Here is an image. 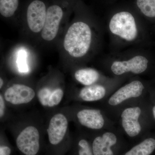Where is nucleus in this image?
Listing matches in <instances>:
<instances>
[{"mask_svg":"<svg viewBox=\"0 0 155 155\" xmlns=\"http://www.w3.org/2000/svg\"><path fill=\"white\" fill-rule=\"evenodd\" d=\"M111 45L115 49L148 44L149 34L146 23L141 22L132 13L119 11L112 15L107 23Z\"/></svg>","mask_w":155,"mask_h":155,"instance_id":"1","label":"nucleus"},{"mask_svg":"<svg viewBox=\"0 0 155 155\" xmlns=\"http://www.w3.org/2000/svg\"><path fill=\"white\" fill-rule=\"evenodd\" d=\"M140 48L113 53L105 59L106 72L112 77L128 79L147 73L151 67L152 59L146 51Z\"/></svg>","mask_w":155,"mask_h":155,"instance_id":"2","label":"nucleus"},{"mask_svg":"<svg viewBox=\"0 0 155 155\" xmlns=\"http://www.w3.org/2000/svg\"><path fill=\"white\" fill-rule=\"evenodd\" d=\"M153 123L147 95L143 98L129 103L122 108L116 124L123 135L130 139L140 140L148 135Z\"/></svg>","mask_w":155,"mask_h":155,"instance_id":"3","label":"nucleus"},{"mask_svg":"<svg viewBox=\"0 0 155 155\" xmlns=\"http://www.w3.org/2000/svg\"><path fill=\"white\" fill-rule=\"evenodd\" d=\"M150 85L148 82L139 76L132 78L101 102V108L116 124L122 108L129 103L146 96Z\"/></svg>","mask_w":155,"mask_h":155,"instance_id":"4","label":"nucleus"},{"mask_svg":"<svg viewBox=\"0 0 155 155\" xmlns=\"http://www.w3.org/2000/svg\"><path fill=\"white\" fill-rule=\"evenodd\" d=\"M94 41V33L89 23L78 20L67 30L64 38V49L72 58L80 59L88 54Z\"/></svg>","mask_w":155,"mask_h":155,"instance_id":"5","label":"nucleus"},{"mask_svg":"<svg viewBox=\"0 0 155 155\" xmlns=\"http://www.w3.org/2000/svg\"><path fill=\"white\" fill-rule=\"evenodd\" d=\"M75 116L78 123L81 127L93 134L116 126L101 108H80L76 112Z\"/></svg>","mask_w":155,"mask_h":155,"instance_id":"6","label":"nucleus"},{"mask_svg":"<svg viewBox=\"0 0 155 155\" xmlns=\"http://www.w3.org/2000/svg\"><path fill=\"white\" fill-rule=\"evenodd\" d=\"M91 144L94 155H116L115 148L120 146L123 134L119 127L94 133Z\"/></svg>","mask_w":155,"mask_h":155,"instance_id":"7","label":"nucleus"},{"mask_svg":"<svg viewBox=\"0 0 155 155\" xmlns=\"http://www.w3.org/2000/svg\"><path fill=\"white\" fill-rule=\"evenodd\" d=\"M64 7L59 3L48 6L44 26L41 31V37L45 40L51 41L57 36L65 13Z\"/></svg>","mask_w":155,"mask_h":155,"instance_id":"8","label":"nucleus"},{"mask_svg":"<svg viewBox=\"0 0 155 155\" xmlns=\"http://www.w3.org/2000/svg\"><path fill=\"white\" fill-rule=\"evenodd\" d=\"M48 7L43 0H31L27 6L25 14L27 23L30 30L35 33L39 32L43 28Z\"/></svg>","mask_w":155,"mask_h":155,"instance_id":"9","label":"nucleus"},{"mask_svg":"<svg viewBox=\"0 0 155 155\" xmlns=\"http://www.w3.org/2000/svg\"><path fill=\"white\" fill-rule=\"evenodd\" d=\"M40 135L35 126H28L20 132L16 140L18 149L25 155H36L40 148Z\"/></svg>","mask_w":155,"mask_h":155,"instance_id":"10","label":"nucleus"},{"mask_svg":"<svg viewBox=\"0 0 155 155\" xmlns=\"http://www.w3.org/2000/svg\"><path fill=\"white\" fill-rule=\"evenodd\" d=\"M35 92L25 84H16L7 89L4 94L6 101L15 105L30 102L35 97Z\"/></svg>","mask_w":155,"mask_h":155,"instance_id":"11","label":"nucleus"},{"mask_svg":"<svg viewBox=\"0 0 155 155\" xmlns=\"http://www.w3.org/2000/svg\"><path fill=\"white\" fill-rule=\"evenodd\" d=\"M68 121L64 114H58L54 115L50 120L47 133L50 143L57 145L64 139L67 132Z\"/></svg>","mask_w":155,"mask_h":155,"instance_id":"12","label":"nucleus"},{"mask_svg":"<svg viewBox=\"0 0 155 155\" xmlns=\"http://www.w3.org/2000/svg\"><path fill=\"white\" fill-rule=\"evenodd\" d=\"M74 77L78 83L84 86L104 83L112 79L114 77L107 76L93 68H80L74 73Z\"/></svg>","mask_w":155,"mask_h":155,"instance_id":"13","label":"nucleus"},{"mask_svg":"<svg viewBox=\"0 0 155 155\" xmlns=\"http://www.w3.org/2000/svg\"><path fill=\"white\" fill-rule=\"evenodd\" d=\"M155 150V136L148 134L124 155H150Z\"/></svg>","mask_w":155,"mask_h":155,"instance_id":"14","label":"nucleus"},{"mask_svg":"<svg viewBox=\"0 0 155 155\" xmlns=\"http://www.w3.org/2000/svg\"><path fill=\"white\" fill-rule=\"evenodd\" d=\"M136 5L143 16L155 26V0H137Z\"/></svg>","mask_w":155,"mask_h":155,"instance_id":"15","label":"nucleus"},{"mask_svg":"<svg viewBox=\"0 0 155 155\" xmlns=\"http://www.w3.org/2000/svg\"><path fill=\"white\" fill-rule=\"evenodd\" d=\"M19 0H0V14L5 18L13 17L19 8Z\"/></svg>","mask_w":155,"mask_h":155,"instance_id":"16","label":"nucleus"},{"mask_svg":"<svg viewBox=\"0 0 155 155\" xmlns=\"http://www.w3.org/2000/svg\"><path fill=\"white\" fill-rule=\"evenodd\" d=\"M78 155H94L91 144L84 137H81L78 143Z\"/></svg>","mask_w":155,"mask_h":155,"instance_id":"17","label":"nucleus"},{"mask_svg":"<svg viewBox=\"0 0 155 155\" xmlns=\"http://www.w3.org/2000/svg\"><path fill=\"white\" fill-rule=\"evenodd\" d=\"M27 54L24 50H21L18 52L17 64L19 71L21 73H26L28 72L29 69L27 61Z\"/></svg>","mask_w":155,"mask_h":155,"instance_id":"18","label":"nucleus"},{"mask_svg":"<svg viewBox=\"0 0 155 155\" xmlns=\"http://www.w3.org/2000/svg\"><path fill=\"white\" fill-rule=\"evenodd\" d=\"M150 114L153 122H155V89L150 85L147 94Z\"/></svg>","mask_w":155,"mask_h":155,"instance_id":"19","label":"nucleus"},{"mask_svg":"<svg viewBox=\"0 0 155 155\" xmlns=\"http://www.w3.org/2000/svg\"><path fill=\"white\" fill-rule=\"evenodd\" d=\"M64 95V91L61 88L56 89L52 92L48 104V107H52L58 105L62 101Z\"/></svg>","mask_w":155,"mask_h":155,"instance_id":"20","label":"nucleus"},{"mask_svg":"<svg viewBox=\"0 0 155 155\" xmlns=\"http://www.w3.org/2000/svg\"><path fill=\"white\" fill-rule=\"evenodd\" d=\"M52 92L48 87H43L39 91L38 97L39 101L44 107H48L49 101Z\"/></svg>","mask_w":155,"mask_h":155,"instance_id":"21","label":"nucleus"},{"mask_svg":"<svg viewBox=\"0 0 155 155\" xmlns=\"http://www.w3.org/2000/svg\"><path fill=\"white\" fill-rule=\"evenodd\" d=\"M5 99L2 95H0V117L2 118L5 115V112L6 106Z\"/></svg>","mask_w":155,"mask_h":155,"instance_id":"22","label":"nucleus"},{"mask_svg":"<svg viewBox=\"0 0 155 155\" xmlns=\"http://www.w3.org/2000/svg\"><path fill=\"white\" fill-rule=\"evenodd\" d=\"M11 152V148L8 147L2 146L0 147V155H10Z\"/></svg>","mask_w":155,"mask_h":155,"instance_id":"23","label":"nucleus"},{"mask_svg":"<svg viewBox=\"0 0 155 155\" xmlns=\"http://www.w3.org/2000/svg\"><path fill=\"white\" fill-rule=\"evenodd\" d=\"M3 84H4V81H3V80L2 78H0V88H2V87H3Z\"/></svg>","mask_w":155,"mask_h":155,"instance_id":"24","label":"nucleus"}]
</instances>
